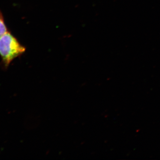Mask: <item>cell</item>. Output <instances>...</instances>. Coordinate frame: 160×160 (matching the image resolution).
Instances as JSON below:
<instances>
[{
  "label": "cell",
  "mask_w": 160,
  "mask_h": 160,
  "mask_svg": "<svg viewBox=\"0 0 160 160\" xmlns=\"http://www.w3.org/2000/svg\"><path fill=\"white\" fill-rule=\"evenodd\" d=\"M25 51L26 48L9 32L0 38V55L6 66Z\"/></svg>",
  "instance_id": "obj_1"
},
{
  "label": "cell",
  "mask_w": 160,
  "mask_h": 160,
  "mask_svg": "<svg viewBox=\"0 0 160 160\" xmlns=\"http://www.w3.org/2000/svg\"><path fill=\"white\" fill-rule=\"evenodd\" d=\"M8 31L4 19L2 14L0 13V38Z\"/></svg>",
  "instance_id": "obj_2"
}]
</instances>
